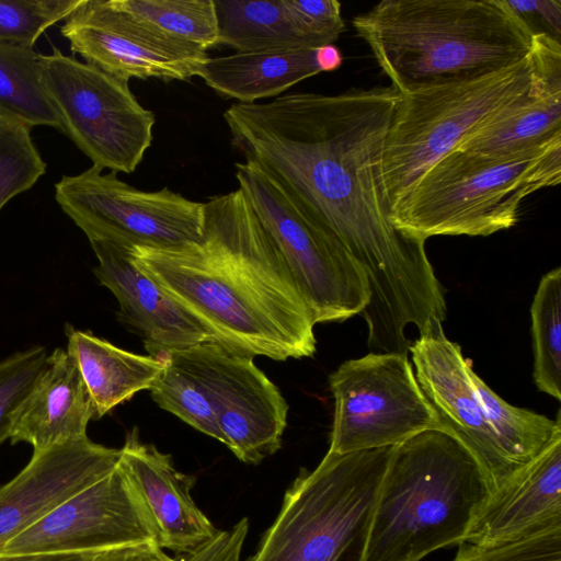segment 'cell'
<instances>
[{
	"instance_id": "cell-16",
	"label": "cell",
	"mask_w": 561,
	"mask_h": 561,
	"mask_svg": "<svg viewBox=\"0 0 561 561\" xmlns=\"http://www.w3.org/2000/svg\"><path fill=\"white\" fill-rule=\"evenodd\" d=\"M88 240L98 259L94 275L117 299L118 320L142 339L149 355L216 343L201 322L137 265L131 244L102 237Z\"/></svg>"
},
{
	"instance_id": "cell-19",
	"label": "cell",
	"mask_w": 561,
	"mask_h": 561,
	"mask_svg": "<svg viewBox=\"0 0 561 561\" xmlns=\"http://www.w3.org/2000/svg\"><path fill=\"white\" fill-rule=\"evenodd\" d=\"M119 466L141 496L158 531V547L187 553L218 529L195 504V478L178 471L169 454L140 440L137 428L126 435Z\"/></svg>"
},
{
	"instance_id": "cell-10",
	"label": "cell",
	"mask_w": 561,
	"mask_h": 561,
	"mask_svg": "<svg viewBox=\"0 0 561 561\" xmlns=\"http://www.w3.org/2000/svg\"><path fill=\"white\" fill-rule=\"evenodd\" d=\"M329 385L334 416L328 451L392 447L439 430L408 355L370 352L348 359L330 375Z\"/></svg>"
},
{
	"instance_id": "cell-20",
	"label": "cell",
	"mask_w": 561,
	"mask_h": 561,
	"mask_svg": "<svg viewBox=\"0 0 561 561\" xmlns=\"http://www.w3.org/2000/svg\"><path fill=\"white\" fill-rule=\"evenodd\" d=\"M561 528V434L489 499L465 538L493 543Z\"/></svg>"
},
{
	"instance_id": "cell-34",
	"label": "cell",
	"mask_w": 561,
	"mask_h": 561,
	"mask_svg": "<svg viewBox=\"0 0 561 561\" xmlns=\"http://www.w3.org/2000/svg\"><path fill=\"white\" fill-rule=\"evenodd\" d=\"M507 5L520 16L534 32L546 33L560 41L561 1L560 0H506Z\"/></svg>"
},
{
	"instance_id": "cell-4",
	"label": "cell",
	"mask_w": 561,
	"mask_h": 561,
	"mask_svg": "<svg viewBox=\"0 0 561 561\" xmlns=\"http://www.w3.org/2000/svg\"><path fill=\"white\" fill-rule=\"evenodd\" d=\"M491 492L478 461L445 431H424L392 446L365 561H421L460 545Z\"/></svg>"
},
{
	"instance_id": "cell-14",
	"label": "cell",
	"mask_w": 561,
	"mask_h": 561,
	"mask_svg": "<svg viewBox=\"0 0 561 561\" xmlns=\"http://www.w3.org/2000/svg\"><path fill=\"white\" fill-rule=\"evenodd\" d=\"M60 33L85 62L126 81L190 80L209 58L206 49L164 36L107 0H83Z\"/></svg>"
},
{
	"instance_id": "cell-7",
	"label": "cell",
	"mask_w": 561,
	"mask_h": 561,
	"mask_svg": "<svg viewBox=\"0 0 561 561\" xmlns=\"http://www.w3.org/2000/svg\"><path fill=\"white\" fill-rule=\"evenodd\" d=\"M534 71L530 50L525 59L494 72L400 93L382 154L390 209L434 162L519 99L529 89Z\"/></svg>"
},
{
	"instance_id": "cell-12",
	"label": "cell",
	"mask_w": 561,
	"mask_h": 561,
	"mask_svg": "<svg viewBox=\"0 0 561 561\" xmlns=\"http://www.w3.org/2000/svg\"><path fill=\"white\" fill-rule=\"evenodd\" d=\"M137 545L158 546V531L118 463L8 540L0 549V559L95 553Z\"/></svg>"
},
{
	"instance_id": "cell-27",
	"label": "cell",
	"mask_w": 561,
	"mask_h": 561,
	"mask_svg": "<svg viewBox=\"0 0 561 561\" xmlns=\"http://www.w3.org/2000/svg\"><path fill=\"white\" fill-rule=\"evenodd\" d=\"M534 342V381L561 400V268L545 274L530 308Z\"/></svg>"
},
{
	"instance_id": "cell-5",
	"label": "cell",
	"mask_w": 561,
	"mask_h": 561,
	"mask_svg": "<svg viewBox=\"0 0 561 561\" xmlns=\"http://www.w3.org/2000/svg\"><path fill=\"white\" fill-rule=\"evenodd\" d=\"M561 182V139L539 149L485 158L453 149L434 162L392 208L405 234L490 236L515 226L523 201Z\"/></svg>"
},
{
	"instance_id": "cell-3",
	"label": "cell",
	"mask_w": 561,
	"mask_h": 561,
	"mask_svg": "<svg viewBox=\"0 0 561 561\" xmlns=\"http://www.w3.org/2000/svg\"><path fill=\"white\" fill-rule=\"evenodd\" d=\"M352 24L400 93L519 62L535 35L506 0H382Z\"/></svg>"
},
{
	"instance_id": "cell-28",
	"label": "cell",
	"mask_w": 561,
	"mask_h": 561,
	"mask_svg": "<svg viewBox=\"0 0 561 561\" xmlns=\"http://www.w3.org/2000/svg\"><path fill=\"white\" fill-rule=\"evenodd\" d=\"M158 357L163 359L164 368L149 389L152 400L195 430L221 443L211 405L197 379L174 351Z\"/></svg>"
},
{
	"instance_id": "cell-15",
	"label": "cell",
	"mask_w": 561,
	"mask_h": 561,
	"mask_svg": "<svg viewBox=\"0 0 561 561\" xmlns=\"http://www.w3.org/2000/svg\"><path fill=\"white\" fill-rule=\"evenodd\" d=\"M416 381L439 430L461 443L485 473L492 491L518 471L508 458L476 385L477 374L444 330L411 343Z\"/></svg>"
},
{
	"instance_id": "cell-2",
	"label": "cell",
	"mask_w": 561,
	"mask_h": 561,
	"mask_svg": "<svg viewBox=\"0 0 561 561\" xmlns=\"http://www.w3.org/2000/svg\"><path fill=\"white\" fill-rule=\"evenodd\" d=\"M131 254L228 351L275 360L314 354L316 323L239 187L204 203L198 241L173 248L133 245Z\"/></svg>"
},
{
	"instance_id": "cell-36",
	"label": "cell",
	"mask_w": 561,
	"mask_h": 561,
	"mask_svg": "<svg viewBox=\"0 0 561 561\" xmlns=\"http://www.w3.org/2000/svg\"><path fill=\"white\" fill-rule=\"evenodd\" d=\"M318 58L323 71H334L343 62L341 50L335 45H325L318 48Z\"/></svg>"
},
{
	"instance_id": "cell-30",
	"label": "cell",
	"mask_w": 561,
	"mask_h": 561,
	"mask_svg": "<svg viewBox=\"0 0 561 561\" xmlns=\"http://www.w3.org/2000/svg\"><path fill=\"white\" fill-rule=\"evenodd\" d=\"M48 363L42 345L16 352L0 362V445L10 438L20 411Z\"/></svg>"
},
{
	"instance_id": "cell-11",
	"label": "cell",
	"mask_w": 561,
	"mask_h": 561,
	"mask_svg": "<svg viewBox=\"0 0 561 561\" xmlns=\"http://www.w3.org/2000/svg\"><path fill=\"white\" fill-rule=\"evenodd\" d=\"M92 165L55 184V199L88 237L151 248L182 247L201 239L204 203L164 187L140 191L116 172Z\"/></svg>"
},
{
	"instance_id": "cell-26",
	"label": "cell",
	"mask_w": 561,
	"mask_h": 561,
	"mask_svg": "<svg viewBox=\"0 0 561 561\" xmlns=\"http://www.w3.org/2000/svg\"><path fill=\"white\" fill-rule=\"evenodd\" d=\"M107 3L167 37L206 50L218 45L214 0H107Z\"/></svg>"
},
{
	"instance_id": "cell-29",
	"label": "cell",
	"mask_w": 561,
	"mask_h": 561,
	"mask_svg": "<svg viewBox=\"0 0 561 561\" xmlns=\"http://www.w3.org/2000/svg\"><path fill=\"white\" fill-rule=\"evenodd\" d=\"M46 172L27 126L0 118V210Z\"/></svg>"
},
{
	"instance_id": "cell-31",
	"label": "cell",
	"mask_w": 561,
	"mask_h": 561,
	"mask_svg": "<svg viewBox=\"0 0 561 561\" xmlns=\"http://www.w3.org/2000/svg\"><path fill=\"white\" fill-rule=\"evenodd\" d=\"M83 0H0V42L34 47L38 37L65 21Z\"/></svg>"
},
{
	"instance_id": "cell-13",
	"label": "cell",
	"mask_w": 561,
	"mask_h": 561,
	"mask_svg": "<svg viewBox=\"0 0 561 561\" xmlns=\"http://www.w3.org/2000/svg\"><path fill=\"white\" fill-rule=\"evenodd\" d=\"M174 353L202 386L225 444L244 463L276 453L287 425L288 404L277 386L254 364L216 343Z\"/></svg>"
},
{
	"instance_id": "cell-35",
	"label": "cell",
	"mask_w": 561,
	"mask_h": 561,
	"mask_svg": "<svg viewBox=\"0 0 561 561\" xmlns=\"http://www.w3.org/2000/svg\"><path fill=\"white\" fill-rule=\"evenodd\" d=\"M156 545H137L89 553L84 561H154Z\"/></svg>"
},
{
	"instance_id": "cell-33",
	"label": "cell",
	"mask_w": 561,
	"mask_h": 561,
	"mask_svg": "<svg viewBox=\"0 0 561 561\" xmlns=\"http://www.w3.org/2000/svg\"><path fill=\"white\" fill-rule=\"evenodd\" d=\"M248 531L249 519L244 517L232 528L218 530L213 538L187 553L170 557L157 546L153 549V559L154 561H240Z\"/></svg>"
},
{
	"instance_id": "cell-37",
	"label": "cell",
	"mask_w": 561,
	"mask_h": 561,
	"mask_svg": "<svg viewBox=\"0 0 561 561\" xmlns=\"http://www.w3.org/2000/svg\"><path fill=\"white\" fill-rule=\"evenodd\" d=\"M89 553L81 554H41L18 558H2L0 561H84Z\"/></svg>"
},
{
	"instance_id": "cell-25",
	"label": "cell",
	"mask_w": 561,
	"mask_h": 561,
	"mask_svg": "<svg viewBox=\"0 0 561 561\" xmlns=\"http://www.w3.org/2000/svg\"><path fill=\"white\" fill-rule=\"evenodd\" d=\"M0 118L54 127L65 134L60 116L41 77L34 47L0 42Z\"/></svg>"
},
{
	"instance_id": "cell-32",
	"label": "cell",
	"mask_w": 561,
	"mask_h": 561,
	"mask_svg": "<svg viewBox=\"0 0 561 561\" xmlns=\"http://www.w3.org/2000/svg\"><path fill=\"white\" fill-rule=\"evenodd\" d=\"M453 561H561V528L493 543L461 542Z\"/></svg>"
},
{
	"instance_id": "cell-8",
	"label": "cell",
	"mask_w": 561,
	"mask_h": 561,
	"mask_svg": "<svg viewBox=\"0 0 561 561\" xmlns=\"http://www.w3.org/2000/svg\"><path fill=\"white\" fill-rule=\"evenodd\" d=\"M236 179L277 247L313 322H340L362 313L370 290L364 271L267 172L236 162Z\"/></svg>"
},
{
	"instance_id": "cell-21",
	"label": "cell",
	"mask_w": 561,
	"mask_h": 561,
	"mask_svg": "<svg viewBox=\"0 0 561 561\" xmlns=\"http://www.w3.org/2000/svg\"><path fill=\"white\" fill-rule=\"evenodd\" d=\"M93 419L94 405L75 359L57 347L20 411L10 440L44 450L87 437Z\"/></svg>"
},
{
	"instance_id": "cell-24",
	"label": "cell",
	"mask_w": 561,
	"mask_h": 561,
	"mask_svg": "<svg viewBox=\"0 0 561 561\" xmlns=\"http://www.w3.org/2000/svg\"><path fill=\"white\" fill-rule=\"evenodd\" d=\"M218 45L237 53L325 46L290 0H214Z\"/></svg>"
},
{
	"instance_id": "cell-9",
	"label": "cell",
	"mask_w": 561,
	"mask_h": 561,
	"mask_svg": "<svg viewBox=\"0 0 561 561\" xmlns=\"http://www.w3.org/2000/svg\"><path fill=\"white\" fill-rule=\"evenodd\" d=\"M43 85L67 135L92 161L113 172L131 173L153 139L156 117L128 81L61 54H39Z\"/></svg>"
},
{
	"instance_id": "cell-18",
	"label": "cell",
	"mask_w": 561,
	"mask_h": 561,
	"mask_svg": "<svg viewBox=\"0 0 561 561\" xmlns=\"http://www.w3.org/2000/svg\"><path fill=\"white\" fill-rule=\"evenodd\" d=\"M531 54L535 71L529 89L454 149L500 158L533 151L561 139L560 41L537 33Z\"/></svg>"
},
{
	"instance_id": "cell-23",
	"label": "cell",
	"mask_w": 561,
	"mask_h": 561,
	"mask_svg": "<svg viewBox=\"0 0 561 561\" xmlns=\"http://www.w3.org/2000/svg\"><path fill=\"white\" fill-rule=\"evenodd\" d=\"M67 352L75 359L100 419L141 390L164 368L161 357L123 350L91 332L66 327Z\"/></svg>"
},
{
	"instance_id": "cell-17",
	"label": "cell",
	"mask_w": 561,
	"mask_h": 561,
	"mask_svg": "<svg viewBox=\"0 0 561 561\" xmlns=\"http://www.w3.org/2000/svg\"><path fill=\"white\" fill-rule=\"evenodd\" d=\"M121 449L88 436L33 451L28 463L0 488V549L60 503L111 472Z\"/></svg>"
},
{
	"instance_id": "cell-22",
	"label": "cell",
	"mask_w": 561,
	"mask_h": 561,
	"mask_svg": "<svg viewBox=\"0 0 561 561\" xmlns=\"http://www.w3.org/2000/svg\"><path fill=\"white\" fill-rule=\"evenodd\" d=\"M318 48L209 57L198 77L224 99L255 103L260 99L277 98L298 82L322 72Z\"/></svg>"
},
{
	"instance_id": "cell-1",
	"label": "cell",
	"mask_w": 561,
	"mask_h": 561,
	"mask_svg": "<svg viewBox=\"0 0 561 561\" xmlns=\"http://www.w3.org/2000/svg\"><path fill=\"white\" fill-rule=\"evenodd\" d=\"M399 99L391 85L296 92L233 103L224 118L244 160L275 179L364 271L370 352L408 355V327L433 333L447 308L425 241L394 226L385 194L383 147Z\"/></svg>"
},
{
	"instance_id": "cell-6",
	"label": "cell",
	"mask_w": 561,
	"mask_h": 561,
	"mask_svg": "<svg viewBox=\"0 0 561 561\" xmlns=\"http://www.w3.org/2000/svg\"><path fill=\"white\" fill-rule=\"evenodd\" d=\"M391 448L328 451L301 470L249 561H365Z\"/></svg>"
}]
</instances>
